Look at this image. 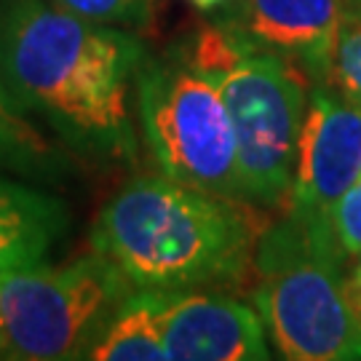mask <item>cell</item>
Instances as JSON below:
<instances>
[{
	"mask_svg": "<svg viewBox=\"0 0 361 361\" xmlns=\"http://www.w3.org/2000/svg\"><path fill=\"white\" fill-rule=\"evenodd\" d=\"M67 225L59 198L0 177V276L40 265Z\"/></svg>",
	"mask_w": 361,
	"mask_h": 361,
	"instance_id": "30bf717a",
	"label": "cell"
},
{
	"mask_svg": "<svg viewBox=\"0 0 361 361\" xmlns=\"http://www.w3.org/2000/svg\"><path fill=\"white\" fill-rule=\"evenodd\" d=\"M359 3H361V0H359Z\"/></svg>",
	"mask_w": 361,
	"mask_h": 361,
	"instance_id": "ffe728a7",
	"label": "cell"
},
{
	"mask_svg": "<svg viewBox=\"0 0 361 361\" xmlns=\"http://www.w3.org/2000/svg\"><path fill=\"white\" fill-rule=\"evenodd\" d=\"M348 284L361 286V255L356 257V265H353V271H350V276H348Z\"/></svg>",
	"mask_w": 361,
	"mask_h": 361,
	"instance_id": "ac0fdd59",
	"label": "cell"
},
{
	"mask_svg": "<svg viewBox=\"0 0 361 361\" xmlns=\"http://www.w3.org/2000/svg\"><path fill=\"white\" fill-rule=\"evenodd\" d=\"M137 286L94 249L65 265L0 276V343L6 359H89Z\"/></svg>",
	"mask_w": 361,
	"mask_h": 361,
	"instance_id": "5b68a950",
	"label": "cell"
},
{
	"mask_svg": "<svg viewBox=\"0 0 361 361\" xmlns=\"http://www.w3.org/2000/svg\"><path fill=\"white\" fill-rule=\"evenodd\" d=\"M348 289H350V302H353V310H356V319H359V324H361V286L348 284Z\"/></svg>",
	"mask_w": 361,
	"mask_h": 361,
	"instance_id": "e0dca14e",
	"label": "cell"
},
{
	"mask_svg": "<svg viewBox=\"0 0 361 361\" xmlns=\"http://www.w3.org/2000/svg\"><path fill=\"white\" fill-rule=\"evenodd\" d=\"M361 174V104L332 83H313L297 142L289 207L332 231V212Z\"/></svg>",
	"mask_w": 361,
	"mask_h": 361,
	"instance_id": "52a82bcc",
	"label": "cell"
},
{
	"mask_svg": "<svg viewBox=\"0 0 361 361\" xmlns=\"http://www.w3.org/2000/svg\"><path fill=\"white\" fill-rule=\"evenodd\" d=\"M225 6L219 25L286 59L310 83L329 80L345 0H228Z\"/></svg>",
	"mask_w": 361,
	"mask_h": 361,
	"instance_id": "ba28073f",
	"label": "cell"
},
{
	"mask_svg": "<svg viewBox=\"0 0 361 361\" xmlns=\"http://www.w3.org/2000/svg\"><path fill=\"white\" fill-rule=\"evenodd\" d=\"M345 262L329 228H316L292 212L262 231L252 302L284 359H361V324L350 302Z\"/></svg>",
	"mask_w": 361,
	"mask_h": 361,
	"instance_id": "277c9868",
	"label": "cell"
},
{
	"mask_svg": "<svg viewBox=\"0 0 361 361\" xmlns=\"http://www.w3.org/2000/svg\"><path fill=\"white\" fill-rule=\"evenodd\" d=\"M59 8L110 27H142L153 19L155 0H54Z\"/></svg>",
	"mask_w": 361,
	"mask_h": 361,
	"instance_id": "5bb4252c",
	"label": "cell"
},
{
	"mask_svg": "<svg viewBox=\"0 0 361 361\" xmlns=\"http://www.w3.org/2000/svg\"><path fill=\"white\" fill-rule=\"evenodd\" d=\"M164 289H134L102 340L91 348L94 361H166L164 348Z\"/></svg>",
	"mask_w": 361,
	"mask_h": 361,
	"instance_id": "7c38bea8",
	"label": "cell"
},
{
	"mask_svg": "<svg viewBox=\"0 0 361 361\" xmlns=\"http://www.w3.org/2000/svg\"><path fill=\"white\" fill-rule=\"evenodd\" d=\"M0 359H3V343H0Z\"/></svg>",
	"mask_w": 361,
	"mask_h": 361,
	"instance_id": "d6986e66",
	"label": "cell"
},
{
	"mask_svg": "<svg viewBox=\"0 0 361 361\" xmlns=\"http://www.w3.org/2000/svg\"><path fill=\"white\" fill-rule=\"evenodd\" d=\"M137 113L150 161L164 177L244 198L235 134L222 91L182 46L166 56L142 59L137 70Z\"/></svg>",
	"mask_w": 361,
	"mask_h": 361,
	"instance_id": "8992f818",
	"label": "cell"
},
{
	"mask_svg": "<svg viewBox=\"0 0 361 361\" xmlns=\"http://www.w3.org/2000/svg\"><path fill=\"white\" fill-rule=\"evenodd\" d=\"M140 38L59 8L54 0H0V80L62 142L97 161L131 164V89Z\"/></svg>",
	"mask_w": 361,
	"mask_h": 361,
	"instance_id": "6da1fadb",
	"label": "cell"
},
{
	"mask_svg": "<svg viewBox=\"0 0 361 361\" xmlns=\"http://www.w3.org/2000/svg\"><path fill=\"white\" fill-rule=\"evenodd\" d=\"M166 361H265L268 332L255 305L198 289L169 292L164 305Z\"/></svg>",
	"mask_w": 361,
	"mask_h": 361,
	"instance_id": "9c48e42d",
	"label": "cell"
},
{
	"mask_svg": "<svg viewBox=\"0 0 361 361\" xmlns=\"http://www.w3.org/2000/svg\"><path fill=\"white\" fill-rule=\"evenodd\" d=\"M0 169L30 182H62L73 171L70 153L32 123L27 110L0 80Z\"/></svg>",
	"mask_w": 361,
	"mask_h": 361,
	"instance_id": "8fae6325",
	"label": "cell"
},
{
	"mask_svg": "<svg viewBox=\"0 0 361 361\" xmlns=\"http://www.w3.org/2000/svg\"><path fill=\"white\" fill-rule=\"evenodd\" d=\"M195 8H201V11H214L219 6H225L228 0H190Z\"/></svg>",
	"mask_w": 361,
	"mask_h": 361,
	"instance_id": "2e32d148",
	"label": "cell"
},
{
	"mask_svg": "<svg viewBox=\"0 0 361 361\" xmlns=\"http://www.w3.org/2000/svg\"><path fill=\"white\" fill-rule=\"evenodd\" d=\"M182 49L222 91L235 134L244 198L262 209H286L310 78L219 22L198 27Z\"/></svg>",
	"mask_w": 361,
	"mask_h": 361,
	"instance_id": "3957f363",
	"label": "cell"
},
{
	"mask_svg": "<svg viewBox=\"0 0 361 361\" xmlns=\"http://www.w3.org/2000/svg\"><path fill=\"white\" fill-rule=\"evenodd\" d=\"M332 235L345 259L361 255V174L332 212Z\"/></svg>",
	"mask_w": 361,
	"mask_h": 361,
	"instance_id": "9a60e30c",
	"label": "cell"
},
{
	"mask_svg": "<svg viewBox=\"0 0 361 361\" xmlns=\"http://www.w3.org/2000/svg\"><path fill=\"white\" fill-rule=\"evenodd\" d=\"M268 225L252 201L158 174L113 195L91 241L137 289L185 292L244 281Z\"/></svg>",
	"mask_w": 361,
	"mask_h": 361,
	"instance_id": "7a4b0ae2",
	"label": "cell"
},
{
	"mask_svg": "<svg viewBox=\"0 0 361 361\" xmlns=\"http://www.w3.org/2000/svg\"><path fill=\"white\" fill-rule=\"evenodd\" d=\"M326 83L337 86L343 94H348L350 99L361 104V3L343 6L335 62Z\"/></svg>",
	"mask_w": 361,
	"mask_h": 361,
	"instance_id": "4fadbf2b",
	"label": "cell"
}]
</instances>
